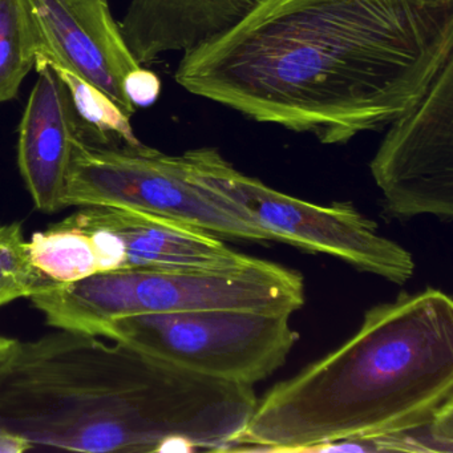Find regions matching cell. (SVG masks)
<instances>
[{
    "label": "cell",
    "instance_id": "13",
    "mask_svg": "<svg viewBox=\"0 0 453 453\" xmlns=\"http://www.w3.org/2000/svg\"><path fill=\"white\" fill-rule=\"evenodd\" d=\"M43 39L26 0H0V104L17 99Z\"/></svg>",
    "mask_w": 453,
    "mask_h": 453
},
{
    "label": "cell",
    "instance_id": "6",
    "mask_svg": "<svg viewBox=\"0 0 453 453\" xmlns=\"http://www.w3.org/2000/svg\"><path fill=\"white\" fill-rule=\"evenodd\" d=\"M94 336L198 375L254 386L285 365L299 335L288 315L213 310L120 318Z\"/></svg>",
    "mask_w": 453,
    "mask_h": 453
},
{
    "label": "cell",
    "instance_id": "10",
    "mask_svg": "<svg viewBox=\"0 0 453 453\" xmlns=\"http://www.w3.org/2000/svg\"><path fill=\"white\" fill-rule=\"evenodd\" d=\"M43 39L39 59L65 65L115 100L128 116L134 107L124 79L139 63L108 0H26ZM36 58V59H38Z\"/></svg>",
    "mask_w": 453,
    "mask_h": 453
},
{
    "label": "cell",
    "instance_id": "16",
    "mask_svg": "<svg viewBox=\"0 0 453 453\" xmlns=\"http://www.w3.org/2000/svg\"><path fill=\"white\" fill-rule=\"evenodd\" d=\"M49 282L51 280L31 264L22 224L0 225V309L30 298Z\"/></svg>",
    "mask_w": 453,
    "mask_h": 453
},
{
    "label": "cell",
    "instance_id": "19",
    "mask_svg": "<svg viewBox=\"0 0 453 453\" xmlns=\"http://www.w3.org/2000/svg\"><path fill=\"white\" fill-rule=\"evenodd\" d=\"M19 349V342L17 339L0 336V373H4Z\"/></svg>",
    "mask_w": 453,
    "mask_h": 453
},
{
    "label": "cell",
    "instance_id": "1",
    "mask_svg": "<svg viewBox=\"0 0 453 453\" xmlns=\"http://www.w3.org/2000/svg\"><path fill=\"white\" fill-rule=\"evenodd\" d=\"M450 58L453 0H256L174 78L257 123L346 144L407 112Z\"/></svg>",
    "mask_w": 453,
    "mask_h": 453
},
{
    "label": "cell",
    "instance_id": "5",
    "mask_svg": "<svg viewBox=\"0 0 453 453\" xmlns=\"http://www.w3.org/2000/svg\"><path fill=\"white\" fill-rule=\"evenodd\" d=\"M110 206L190 225L219 237L274 242L253 217L196 171L187 156L144 144L76 142L68 172L65 208Z\"/></svg>",
    "mask_w": 453,
    "mask_h": 453
},
{
    "label": "cell",
    "instance_id": "14",
    "mask_svg": "<svg viewBox=\"0 0 453 453\" xmlns=\"http://www.w3.org/2000/svg\"><path fill=\"white\" fill-rule=\"evenodd\" d=\"M31 264L57 283H73L99 274L96 246L86 230L59 224L27 241Z\"/></svg>",
    "mask_w": 453,
    "mask_h": 453
},
{
    "label": "cell",
    "instance_id": "8",
    "mask_svg": "<svg viewBox=\"0 0 453 453\" xmlns=\"http://www.w3.org/2000/svg\"><path fill=\"white\" fill-rule=\"evenodd\" d=\"M371 161L383 216L453 217V58L415 105L389 124Z\"/></svg>",
    "mask_w": 453,
    "mask_h": 453
},
{
    "label": "cell",
    "instance_id": "9",
    "mask_svg": "<svg viewBox=\"0 0 453 453\" xmlns=\"http://www.w3.org/2000/svg\"><path fill=\"white\" fill-rule=\"evenodd\" d=\"M62 222L92 235L100 273L127 269L238 272L257 259L233 250L213 233L126 209L81 206Z\"/></svg>",
    "mask_w": 453,
    "mask_h": 453
},
{
    "label": "cell",
    "instance_id": "11",
    "mask_svg": "<svg viewBox=\"0 0 453 453\" xmlns=\"http://www.w3.org/2000/svg\"><path fill=\"white\" fill-rule=\"evenodd\" d=\"M38 81L19 124L18 165L38 211L65 208L68 172L84 126L51 65L36 59Z\"/></svg>",
    "mask_w": 453,
    "mask_h": 453
},
{
    "label": "cell",
    "instance_id": "4",
    "mask_svg": "<svg viewBox=\"0 0 453 453\" xmlns=\"http://www.w3.org/2000/svg\"><path fill=\"white\" fill-rule=\"evenodd\" d=\"M30 299L52 327L95 335L111 320L137 315L237 310L291 317L306 296L301 273L257 258L238 272L113 270L47 283Z\"/></svg>",
    "mask_w": 453,
    "mask_h": 453
},
{
    "label": "cell",
    "instance_id": "3",
    "mask_svg": "<svg viewBox=\"0 0 453 453\" xmlns=\"http://www.w3.org/2000/svg\"><path fill=\"white\" fill-rule=\"evenodd\" d=\"M453 408V301L434 288L365 312L335 351L275 384L230 450L322 452L394 434Z\"/></svg>",
    "mask_w": 453,
    "mask_h": 453
},
{
    "label": "cell",
    "instance_id": "12",
    "mask_svg": "<svg viewBox=\"0 0 453 453\" xmlns=\"http://www.w3.org/2000/svg\"><path fill=\"white\" fill-rule=\"evenodd\" d=\"M256 0H131L120 27L140 65L188 52L232 27Z\"/></svg>",
    "mask_w": 453,
    "mask_h": 453
},
{
    "label": "cell",
    "instance_id": "17",
    "mask_svg": "<svg viewBox=\"0 0 453 453\" xmlns=\"http://www.w3.org/2000/svg\"><path fill=\"white\" fill-rule=\"evenodd\" d=\"M123 87L126 96L136 110L150 107L160 96V79L144 65H139L128 73L124 79Z\"/></svg>",
    "mask_w": 453,
    "mask_h": 453
},
{
    "label": "cell",
    "instance_id": "7",
    "mask_svg": "<svg viewBox=\"0 0 453 453\" xmlns=\"http://www.w3.org/2000/svg\"><path fill=\"white\" fill-rule=\"evenodd\" d=\"M185 155L205 181L242 206L274 242L335 257L395 285L412 278V254L379 234L378 225L351 203L326 206L291 197L237 171L211 148L188 150Z\"/></svg>",
    "mask_w": 453,
    "mask_h": 453
},
{
    "label": "cell",
    "instance_id": "15",
    "mask_svg": "<svg viewBox=\"0 0 453 453\" xmlns=\"http://www.w3.org/2000/svg\"><path fill=\"white\" fill-rule=\"evenodd\" d=\"M46 63L51 65L67 88L83 126H88V129L102 139L100 144H107L105 140L110 139L120 140L123 145L131 147L142 144L134 136L131 116L127 115L112 97L70 68L57 63Z\"/></svg>",
    "mask_w": 453,
    "mask_h": 453
},
{
    "label": "cell",
    "instance_id": "18",
    "mask_svg": "<svg viewBox=\"0 0 453 453\" xmlns=\"http://www.w3.org/2000/svg\"><path fill=\"white\" fill-rule=\"evenodd\" d=\"M33 448L34 445L25 437L0 429V453H20Z\"/></svg>",
    "mask_w": 453,
    "mask_h": 453
},
{
    "label": "cell",
    "instance_id": "2",
    "mask_svg": "<svg viewBox=\"0 0 453 453\" xmlns=\"http://www.w3.org/2000/svg\"><path fill=\"white\" fill-rule=\"evenodd\" d=\"M257 403L254 386L60 328L0 373V429L78 452L230 450Z\"/></svg>",
    "mask_w": 453,
    "mask_h": 453
}]
</instances>
